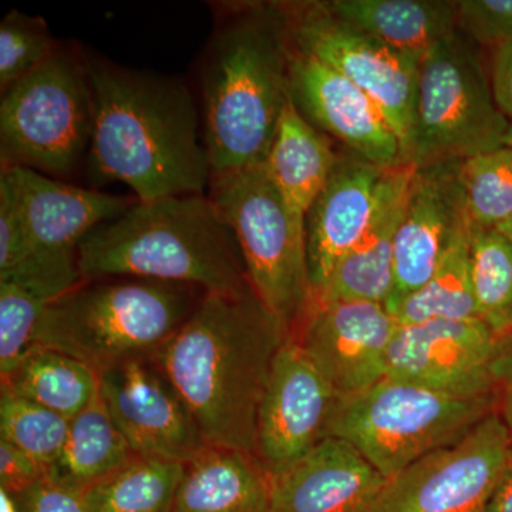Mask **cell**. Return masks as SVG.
Masks as SVG:
<instances>
[{
	"mask_svg": "<svg viewBox=\"0 0 512 512\" xmlns=\"http://www.w3.org/2000/svg\"><path fill=\"white\" fill-rule=\"evenodd\" d=\"M457 32L491 50L512 40V0H458Z\"/></svg>",
	"mask_w": 512,
	"mask_h": 512,
	"instance_id": "cell-35",
	"label": "cell"
},
{
	"mask_svg": "<svg viewBox=\"0 0 512 512\" xmlns=\"http://www.w3.org/2000/svg\"><path fill=\"white\" fill-rule=\"evenodd\" d=\"M0 282L22 286L47 302L84 282L76 256L49 254L30 241L5 173H0Z\"/></svg>",
	"mask_w": 512,
	"mask_h": 512,
	"instance_id": "cell-25",
	"label": "cell"
},
{
	"mask_svg": "<svg viewBox=\"0 0 512 512\" xmlns=\"http://www.w3.org/2000/svg\"><path fill=\"white\" fill-rule=\"evenodd\" d=\"M470 231L454 239L429 281L390 311L399 325L478 318L471 284Z\"/></svg>",
	"mask_w": 512,
	"mask_h": 512,
	"instance_id": "cell-29",
	"label": "cell"
},
{
	"mask_svg": "<svg viewBox=\"0 0 512 512\" xmlns=\"http://www.w3.org/2000/svg\"><path fill=\"white\" fill-rule=\"evenodd\" d=\"M184 463L134 456L84 491L87 512H170Z\"/></svg>",
	"mask_w": 512,
	"mask_h": 512,
	"instance_id": "cell-28",
	"label": "cell"
},
{
	"mask_svg": "<svg viewBox=\"0 0 512 512\" xmlns=\"http://www.w3.org/2000/svg\"><path fill=\"white\" fill-rule=\"evenodd\" d=\"M332 140L299 111L286 104L264 167L293 214L306 220L339 163Z\"/></svg>",
	"mask_w": 512,
	"mask_h": 512,
	"instance_id": "cell-23",
	"label": "cell"
},
{
	"mask_svg": "<svg viewBox=\"0 0 512 512\" xmlns=\"http://www.w3.org/2000/svg\"><path fill=\"white\" fill-rule=\"evenodd\" d=\"M100 377L60 350L36 345L2 377V390L40 404L66 419L83 412L99 392Z\"/></svg>",
	"mask_w": 512,
	"mask_h": 512,
	"instance_id": "cell-27",
	"label": "cell"
},
{
	"mask_svg": "<svg viewBox=\"0 0 512 512\" xmlns=\"http://www.w3.org/2000/svg\"><path fill=\"white\" fill-rule=\"evenodd\" d=\"M271 487L256 454L207 444L184 463L170 512H268Z\"/></svg>",
	"mask_w": 512,
	"mask_h": 512,
	"instance_id": "cell-22",
	"label": "cell"
},
{
	"mask_svg": "<svg viewBox=\"0 0 512 512\" xmlns=\"http://www.w3.org/2000/svg\"><path fill=\"white\" fill-rule=\"evenodd\" d=\"M134 456L136 453L114 423L99 389L89 406L70 420L62 454L46 476L84 493Z\"/></svg>",
	"mask_w": 512,
	"mask_h": 512,
	"instance_id": "cell-26",
	"label": "cell"
},
{
	"mask_svg": "<svg viewBox=\"0 0 512 512\" xmlns=\"http://www.w3.org/2000/svg\"><path fill=\"white\" fill-rule=\"evenodd\" d=\"M495 394L458 397L384 377L338 399L326 436L348 441L387 480L466 437L494 412Z\"/></svg>",
	"mask_w": 512,
	"mask_h": 512,
	"instance_id": "cell-6",
	"label": "cell"
},
{
	"mask_svg": "<svg viewBox=\"0 0 512 512\" xmlns=\"http://www.w3.org/2000/svg\"><path fill=\"white\" fill-rule=\"evenodd\" d=\"M326 5L343 22L417 63L457 32L456 2L450 0H332Z\"/></svg>",
	"mask_w": 512,
	"mask_h": 512,
	"instance_id": "cell-24",
	"label": "cell"
},
{
	"mask_svg": "<svg viewBox=\"0 0 512 512\" xmlns=\"http://www.w3.org/2000/svg\"><path fill=\"white\" fill-rule=\"evenodd\" d=\"M86 63L94 96L86 164L94 180L126 184L138 202L204 195L212 170L187 86L99 57Z\"/></svg>",
	"mask_w": 512,
	"mask_h": 512,
	"instance_id": "cell-1",
	"label": "cell"
},
{
	"mask_svg": "<svg viewBox=\"0 0 512 512\" xmlns=\"http://www.w3.org/2000/svg\"><path fill=\"white\" fill-rule=\"evenodd\" d=\"M490 79L497 106L512 124V40L493 50Z\"/></svg>",
	"mask_w": 512,
	"mask_h": 512,
	"instance_id": "cell-38",
	"label": "cell"
},
{
	"mask_svg": "<svg viewBox=\"0 0 512 512\" xmlns=\"http://www.w3.org/2000/svg\"><path fill=\"white\" fill-rule=\"evenodd\" d=\"M94 96L86 57L57 46L39 69L0 99L2 167L69 177L89 156Z\"/></svg>",
	"mask_w": 512,
	"mask_h": 512,
	"instance_id": "cell-9",
	"label": "cell"
},
{
	"mask_svg": "<svg viewBox=\"0 0 512 512\" xmlns=\"http://www.w3.org/2000/svg\"><path fill=\"white\" fill-rule=\"evenodd\" d=\"M457 163L416 168L394 242L389 311L429 281L454 239L471 228Z\"/></svg>",
	"mask_w": 512,
	"mask_h": 512,
	"instance_id": "cell-17",
	"label": "cell"
},
{
	"mask_svg": "<svg viewBox=\"0 0 512 512\" xmlns=\"http://www.w3.org/2000/svg\"><path fill=\"white\" fill-rule=\"evenodd\" d=\"M495 373H497V389L500 393V416L508 427L512 439V338L504 340Z\"/></svg>",
	"mask_w": 512,
	"mask_h": 512,
	"instance_id": "cell-39",
	"label": "cell"
},
{
	"mask_svg": "<svg viewBox=\"0 0 512 512\" xmlns=\"http://www.w3.org/2000/svg\"><path fill=\"white\" fill-rule=\"evenodd\" d=\"M512 456L500 413L387 481L370 512H484Z\"/></svg>",
	"mask_w": 512,
	"mask_h": 512,
	"instance_id": "cell-10",
	"label": "cell"
},
{
	"mask_svg": "<svg viewBox=\"0 0 512 512\" xmlns=\"http://www.w3.org/2000/svg\"><path fill=\"white\" fill-rule=\"evenodd\" d=\"M497 229H500L504 235H507L508 238L512 241V215L508 220H505L503 224L500 225Z\"/></svg>",
	"mask_w": 512,
	"mask_h": 512,
	"instance_id": "cell-42",
	"label": "cell"
},
{
	"mask_svg": "<svg viewBox=\"0 0 512 512\" xmlns=\"http://www.w3.org/2000/svg\"><path fill=\"white\" fill-rule=\"evenodd\" d=\"M484 512H512V456Z\"/></svg>",
	"mask_w": 512,
	"mask_h": 512,
	"instance_id": "cell-40",
	"label": "cell"
},
{
	"mask_svg": "<svg viewBox=\"0 0 512 512\" xmlns=\"http://www.w3.org/2000/svg\"><path fill=\"white\" fill-rule=\"evenodd\" d=\"M505 146L512 147V124L508 130L507 138H505Z\"/></svg>",
	"mask_w": 512,
	"mask_h": 512,
	"instance_id": "cell-43",
	"label": "cell"
},
{
	"mask_svg": "<svg viewBox=\"0 0 512 512\" xmlns=\"http://www.w3.org/2000/svg\"><path fill=\"white\" fill-rule=\"evenodd\" d=\"M386 170L355 156H340L328 184L306 215V245L313 293L355 247L375 210Z\"/></svg>",
	"mask_w": 512,
	"mask_h": 512,
	"instance_id": "cell-20",
	"label": "cell"
},
{
	"mask_svg": "<svg viewBox=\"0 0 512 512\" xmlns=\"http://www.w3.org/2000/svg\"><path fill=\"white\" fill-rule=\"evenodd\" d=\"M510 127L480 57L456 32L433 47L417 67L403 161L426 168L490 153L505 146Z\"/></svg>",
	"mask_w": 512,
	"mask_h": 512,
	"instance_id": "cell-8",
	"label": "cell"
},
{
	"mask_svg": "<svg viewBox=\"0 0 512 512\" xmlns=\"http://www.w3.org/2000/svg\"><path fill=\"white\" fill-rule=\"evenodd\" d=\"M83 281L146 278L207 293L252 289L237 238L207 195L136 202L77 248Z\"/></svg>",
	"mask_w": 512,
	"mask_h": 512,
	"instance_id": "cell-4",
	"label": "cell"
},
{
	"mask_svg": "<svg viewBox=\"0 0 512 512\" xmlns=\"http://www.w3.org/2000/svg\"><path fill=\"white\" fill-rule=\"evenodd\" d=\"M9 178L30 241L42 251L76 256L90 232L126 212L137 200L76 187L23 167H2Z\"/></svg>",
	"mask_w": 512,
	"mask_h": 512,
	"instance_id": "cell-19",
	"label": "cell"
},
{
	"mask_svg": "<svg viewBox=\"0 0 512 512\" xmlns=\"http://www.w3.org/2000/svg\"><path fill=\"white\" fill-rule=\"evenodd\" d=\"M210 188L237 238L252 291L292 335L315 299L305 220L286 205L264 164L212 177Z\"/></svg>",
	"mask_w": 512,
	"mask_h": 512,
	"instance_id": "cell-7",
	"label": "cell"
},
{
	"mask_svg": "<svg viewBox=\"0 0 512 512\" xmlns=\"http://www.w3.org/2000/svg\"><path fill=\"white\" fill-rule=\"evenodd\" d=\"M293 53L285 6L244 5L222 19L202 72L212 177L265 163L291 100Z\"/></svg>",
	"mask_w": 512,
	"mask_h": 512,
	"instance_id": "cell-3",
	"label": "cell"
},
{
	"mask_svg": "<svg viewBox=\"0 0 512 512\" xmlns=\"http://www.w3.org/2000/svg\"><path fill=\"white\" fill-rule=\"evenodd\" d=\"M0 512H16L12 497L3 490H0Z\"/></svg>",
	"mask_w": 512,
	"mask_h": 512,
	"instance_id": "cell-41",
	"label": "cell"
},
{
	"mask_svg": "<svg viewBox=\"0 0 512 512\" xmlns=\"http://www.w3.org/2000/svg\"><path fill=\"white\" fill-rule=\"evenodd\" d=\"M285 10L295 49L336 70L375 101L402 141L404 154L419 63L343 22L326 2L299 3Z\"/></svg>",
	"mask_w": 512,
	"mask_h": 512,
	"instance_id": "cell-11",
	"label": "cell"
},
{
	"mask_svg": "<svg viewBox=\"0 0 512 512\" xmlns=\"http://www.w3.org/2000/svg\"><path fill=\"white\" fill-rule=\"evenodd\" d=\"M57 45L46 20L12 9L0 23V90L39 69L46 63Z\"/></svg>",
	"mask_w": 512,
	"mask_h": 512,
	"instance_id": "cell-33",
	"label": "cell"
},
{
	"mask_svg": "<svg viewBox=\"0 0 512 512\" xmlns=\"http://www.w3.org/2000/svg\"><path fill=\"white\" fill-rule=\"evenodd\" d=\"M16 512H87L83 493L45 476L13 495Z\"/></svg>",
	"mask_w": 512,
	"mask_h": 512,
	"instance_id": "cell-36",
	"label": "cell"
},
{
	"mask_svg": "<svg viewBox=\"0 0 512 512\" xmlns=\"http://www.w3.org/2000/svg\"><path fill=\"white\" fill-rule=\"evenodd\" d=\"M416 173L409 164L386 170L375 210L355 247L336 265L316 301H370L386 305L393 292L397 229Z\"/></svg>",
	"mask_w": 512,
	"mask_h": 512,
	"instance_id": "cell-21",
	"label": "cell"
},
{
	"mask_svg": "<svg viewBox=\"0 0 512 512\" xmlns=\"http://www.w3.org/2000/svg\"><path fill=\"white\" fill-rule=\"evenodd\" d=\"M387 481L348 441L326 436L272 477L268 512H370Z\"/></svg>",
	"mask_w": 512,
	"mask_h": 512,
	"instance_id": "cell-18",
	"label": "cell"
},
{
	"mask_svg": "<svg viewBox=\"0 0 512 512\" xmlns=\"http://www.w3.org/2000/svg\"><path fill=\"white\" fill-rule=\"evenodd\" d=\"M291 96L303 116L348 148L350 156L383 170L404 164L402 141L375 101L336 70L296 49Z\"/></svg>",
	"mask_w": 512,
	"mask_h": 512,
	"instance_id": "cell-16",
	"label": "cell"
},
{
	"mask_svg": "<svg viewBox=\"0 0 512 512\" xmlns=\"http://www.w3.org/2000/svg\"><path fill=\"white\" fill-rule=\"evenodd\" d=\"M396 318L384 303L316 301L295 336L338 399L369 389L386 377Z\"/></svg>",
	"mask_w": 512,
	"mask_h": 512,
	"instance_id": "cell-14",
	"label": "cell"
},
{
	"mask_svg": "<svg viewBox=\"0 0 512 512\" xmlns=\"http://www.w3.org/2000/svg\"><path fill=\"white\" fill-rule=\"evenodd\" d=\"M69 429L66 417L6 390L0 392V439L29 454L46 474L62 454Z\"/></svg>",
	"mask_w": 512,
	"mask_h": 512,
	"instance_id": "cell-32",
	"label": "cell"
},
{
	"mask_svg": "<svg viewBox=\"0 0 512 512\" xmlns=\"http://www.w3.org/2000/svg\"><path fill=\"white\" fill-rule=\"evenodd\" d=\"M205 293L157 279L84 281L47 305L36 345L67 353L100 377L128 360L156 355Z\"/></svg>",
	"mask_w": 512,
	"mask_h": 512,
	"instance_id": "cell-5",
	"label": "cell"
},
{
	"mask_svg": "<svg viewBox=\"0 0 512 512\" xmlns=\"http://www.w3.org/2000/svg\"><path fill=\"white\" fill-rule=\"evenodd\" d=\"M504 340L483 320L433 319L399 325L387 357L386 377L458 397L497 394Z\"/></svg>",
	"mask_w": 512,
	"mask_h": 512,
	"instance_id": "cell-12",
	"label": "cell"
},
{
	"mask_svg": "<svg viewBox=\"0 0 512 512\" xmlns=\"http://www.w3.org/2000/svg\"><path fill=\"white\" fill-rule=\"evenodd\" d=\"M336 402L328 379L298 339L289 336L276 353L256 429V456L271 477L325 439Z\"/></svg>",
	"mask_w": 512,
	"mask_h": 512,
	"instance_id": "cell-13",
	"label": "cell"
},
{
	"mask_svg": "<svg viewBox=\"0 0 512 512\" xmlns=\"http://www.w3.org/2000/svg\"><path fill=\"white\" fill-rule=\"evenodd\" d=\"M289 336L252 289L205 293L153 359L205 443L256 454L259 407L276 353Z\"/></svg>",
	"mask_w": 512,
	"mask_h": 512,
	"instance_id": "cell-2",
	"label": "cell"
},
{
	"mask_svg": "<svg viewBox=\"0 0 512 512\" xmlns=\"http://www.w3.org/2000/svg\"><path fill=\"white\" fill-rule=\"evenodd\" d=\"M45 476V468L29 454L0 439V490L13 497Z\"/></svg>",
	"mask_w": 512,
	"mask_h": 512,
	"instance_id": "cell-37",
	"label": "cell"
},
{
	"mask_svg": "<svg viewBox=\"0 0 512 512\" xmlns=\"http://www.w3.org/2000/svg\"><path fill=\"white\" fill-rule=\"evenodd\" d=\"M471 284L478 319L498 339L512 338V241L497 228L471 225Z\"/></svg>",
	"mask_w": 512,
	"mask_h": 512,
	"instance_id": "cell-30",
	"label": "cell"
},
{
	"mask_svg": "<svg viewBox=\"0 0 512 512\" xmlns=\"http://www.w3.org/2000/svg\"><path fill=\"white\" fill-rule=\"evenodd\" d=\"M457 177L473 227L498 228L512 215V147L458 161Z\"/></svg>",
	"mask_w": 512,
	"mask_h": 512,
	"instance_id": "cell-31",
	"label": "cell"
},
{
	"mask_svg": "<svg viewBox=\"0 0 512 512\" xmlns=\"http://www.w3.org/2000/svg\"><path fill=\"white\" fill-rule=\"evenodd\" d=\"M46 299L10 282H0V376H8L36 346Z\"/></svg>",
	"mask_w": 512,
	"mask_h": 512,
	"instance_id": "cell-34",
	"label": "cell"
},
{
	"mask_svg": "<svg viewBox=\"0 0 512 512\" xmlns=\"http://www.w3.org/2000/svg\"><path fill=\"white\" fill-rule=\"evenodd\" d=\"M99 389L137 456L187 463L207 446L180 394L153 357L111 367L101 373Z\"/></svg>",
	"mask_w": 512,
	"mask_h": 512,
	"instance_id": "cell-15",
	"label": "cell"
}]
</instances>
